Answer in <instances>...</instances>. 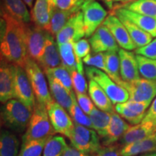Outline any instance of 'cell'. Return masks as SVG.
I'll return each mask as SVG.
<instances>
[{"mask_svg":"<svg viewBox=\"0 0 156 156\" xmlns=\"http://www.w3.org/2000/svg\"><path fill=\"white\" fill-rule=\"evenodd\" d=\"M1 58L13 65L25 68L28 58L25 24L1 8Z\"/></svg>","mask_w":156,"mask_h":156,"instance_id":"cell-1","label":"cell"},{"mask_svg":"<svg viewBox=\"0 0 156 156\" xmlns=\"http://www.w3.org/2000/svg\"><path fill=\"white\" fill-rule=\"evenodd\" d=\"M34 110L24 103L13 98L7 101L2 108V120L4 125L16 132L27 129Z\"/></svg>","mask_w":156,"mask_h":156,"instance_id":"cell-2","label":"cell"},{"mask_svg":"<svg viewBox=\"0 0 156 156\" xmlns=\"http://www.w3.org/2000/svg\"><path fill=\"white\" fill-rule=\"evenodd\" d=\"M54 133L56 132L51 124L46 106L37 101L28 128L22 137V143L33 140L48 138Z\"/></svg>","mask_w":156,"mask_h":156,"instance_id":"cell-3","label":"cell"},{"mask_svg":"<svg viewBox=\"0 0 156 156\" xmlns=\"http://www.w3.org/2000/svg\"><path fill=\"white\" fill-rule=\"evenodd\" d=\"M87 78L99 85L114 104L125 103L129 99V94L124 87L117 84L109 77L108 74L93 67H85Z\"/></svg>","mask_w":156,"mask_h":156,"instance_id":"cell-4","label":"cell"},{"mask_svg":"<svg viewBox=\"0 0 156 156\" xmlns=\"http://www.w3.org/2000/svg\"><path fill=\"white\" fill-rule=\"evenodd\" d=\"M25 69L30 80L36 101L46 106L54 99L52 98L48 89L44 70L35 60L29 56L27 58Z\"/></svg>","mask_w":156,"mask_h":156,"instance_id":"cell-5","label":"cell"},{"mask_svg":"<svg viewBox=\"0 0 156 156\" xmlns=\"http://www.w3.org/2000/svg\"><path fill=\"white\" fill-rule=\"evenodd\" d=\"M92 129L75 124L73 131L69 138L75 149L87 155H96L102 149L100 138Z\"/></svg>","mask_w":156,"mask_h":156,"instance_id":"cell-6","label":"cell"},{"mask_svg":"<svg viewBox=\"0 0 156 156\" xmlns=\"http://www.w3.org/2000/svg\"><path fill=\"white\" fill-rule=\"evenodd\" d=\"M48 31L34 23L25 24V43L29 57L38 62L44 54Z\"/></svg>","mask_w":156,"mask_h":156,"instance_id":"cell-7","label":"cell"},{"mask_svg":"<svg viewBox=\"0 0 156 156\" xmlns=\"http://www.w3.org/2000/svg\"><path fill=\"white\" fill-rule=\"evenodd\" d=\"M13 74L15 98L21 101L30 109L34 110L36 103V96L25 68L13 65Z\"/></svg>","mask_w":156,"mask_h":156,"instance_id":"cell-8","label":"cell"},{"mask_svg":"<svg viewBox=\"0 0 156 156\" xmlns=\"http://www.w3.org/2000/svg\"><path fill=\"white\" fill-rule=\"evenodd\" d=\"M51 124L56 133L69 138L73 131L75 123L66 109L53 100L46 106Z\"/></svg>","mask_w":156,"mask_h":156,"instance_id":"cell-9","label":"cell"},{"mask_svg":"<svg viewBox=\"0 0 156 156\" xmlns=\"http://www.w3.org/2000/svg\"><path fill=\"white\" fill-rule=\"evenodd\" d=\"M85 36L90 37L107 17V11L96 0H89L82 7Z\"/></svg>","mask_w":156,"mask_h":156,"instance_id":"cell-10","label":"cell"},{"mask_svg":"<svg viewBox=\"0 0 156 156\" xmlns=\"http://www.w3.org/2000/svg\"><path fill=\"white\" fill-rule=\"evenodd\" d=\"M119 85L128 91L132 101H152L156 95V80L140 78L132 82L122 80Z\"/></svg>","mask_w":156,"mask_h":156,"instance_id":"cell-11","label":"cell"},{"mask_svg":"<svg viewBox=\"0 0 156 156\" xmlns=\"http://www.w3.org/2000/svg\"><path fill=\"white\" fill-rule=\"evenodd\" d=\"M85 36V25H84L83 14L81 10L76 12L62 30L56 36V41L58 45L65 43H75Z\"/></svg>","mask_w":156,"mask_h":156,"instance_id":"cell-12","label":"cell"},{"mask_svg":"<svg viewBox=\"0 0 156 156\" xmlns=\"http://www.w3.org/2000/svg\"><path fill=\"white\" fill-rule=\"evenodd\" d=\"M152 101H135L129 99L125 103H118L115 111L123 119L133 125L142 122L147 114V109Z\"/></svg>","mask_w":156,"mask_h":156,"instance_id":"cell-13","label":"cell"},{"mask_svg":"<svg viewBox=\"0 0 156 156\" xmlns=\"http://www.w3.org/2000/svg\"><path fill=\"white\" fill-rule=\"evenodd\" d=\"M103 25L110 30L117 44L123 49L132 51L136 48L126 27L116 15L111 14L107 16Z\"/></svg>","mask_w":156,"mask_h":156,"instance_id":"cell-14","label":"cell"},{"mask_svg":"<svg viewBox=\"0 0 156 156\" xmlns=\"http://www.w3.org/2000/svg\"><path fill=\"white\" fill-rule=\"evenodd\" d=\"M90 44L94 53H104L110 51H119V44L110 30L103 24L90 37Z\"/></svg>","mask_w":156,"mask_h":156,"instance_id":"cell-15","label":"cell"},{"mask_svg":"<svg viewBox=\"0 0 156 156\" xmlns=\"http://www.w3.org/2000/svg\"><path fill=\"white\" fill-rule=\"evenodd\" d=\"M15 98L13 64L1 58L0 67V101L5 103Z\"/></svg>","mask_w":156,"mask_h":156,"instance_id":"cell-16","label":"cell"},{"mask_svg":"<svg viewBox=\"0 0 156 156\" xmlns=\"http://www.w3.org/2000/svg\"><path fill=\"white\" fill-rule=\"evenodd\" d=\"M56 7L54 0H36L31 9V21L41 28L46 29Z\"/></svg>","mask_w":156,"mask_h":156,"instance_id":"cell-17","label":"cell"},{"mask_svg":"<svg viewBox=\"0 0 156 156\" xmlns=\"http://www.w3.org/2000/svg\"><path fill=\"white\" fill-rule=\"evenodd\" d=\"M120 75L123 81L132 82L140 79V73L136 55L133 52L121 48L119 51Z\"/></svg>","mask_w":156,"mask_h":156,"instance_id":"cell-18","label":"cell"},{"mask_svg":"<svg viewBox=\"0 0 156 156\" xmlns=\"http://www.w3.org/2000/svg\"><path fill=\"white\" fill-rule=\"evenodd\" d=\"M116 16L124 17L134 23L138 27L151 34L153 37H156V18L147 16L124 7H119L113 11Z\"/></svg>","mask_w":156,"mask_h":156,"instance_id":"cell-19","label":"cell"},{"mask_svg":"<svg viewBox=\"0 0 156 156\" xmlns=\"http://www.w3.org/2000/svg\"><path fill=\"white\" fill-rule=\"evenodd\" d=\"M129 127L130 126L118 113L115 112L112 113L110 122L106 129V136L103 138L105 147L113 145L115 142L120 140Z\"/></svg>","mask_w":156,"mask_h":156,"instance_id":"cell-20","label":"cell"},{"mask_svg":"<svg viewBox=\"0 0 156 156\" xmlns=\"http://www.w3.org/2000/svg\"><path fill=\"white\" fill-rule=\"evenodd\" d=\"M37 63L39 64V66L42 68L44 71L62 65L58 44L54 40V36L49 32L46 38L44 54L41 59Z\"/></svg>","mask_w":156,"mask_h":156,"instance_id":"cell-21","label":"cell"},{"mask_svg":"<svg viewBox=\"0 0 156 156\" xmlns=\"http://www.w3.org/2000/svg\"><path fill=\"white\" fill-rule=\"evenodd\" d=\"M156 151V133L144 139L124 145L121 148L122 156H138Z\"/></svg>","mask_w":156,"mask_h":156,"instance_id":"cell-22","label":"cell"},{"mask_svg":"<svg viewBox=\"0 0 156 156\" xmlns=\"http://www.w3.org/2000/svg\"><path fill=\"white\" fill-rule=\"evenodd\" d=\"M156 133V126L151 122H141L136 125L130 126L129 129L120 140L123 146L142 140Z\"/></svg>","mask_w":156,"mask_h":156,"instance_id":"cell-23","label":"cell"},{"mask_svg":"<svg viewBox=\"0 0 156 156\" xmlns=\"http://www.w3.org/2000/svg\"><path fill=\"white\" fill-rule=\"evenodd\" d=\"M49 85L50 93L52 98L56 103L61 105L66 110L69 111L73 104L72 91L66 88L57 80L51 76L46 75Z\"/></svg>","mask_w":156,"mask_h":156,"instance_id":"cell-24","label":"cell"},{"mask_svg":"<svg viewBox=\"0 0 156 156\" xmlns=\"http://www.w3.org/2000/svg\"><path fill=\"white\" fill-rule=\"evenodd\" d=\"M88 93L91 100L98 108L109 114L116 112L114 108V103L106 93L99 86L98 84L91 80H90L88 83Z\"/></svg>","mask_w":156,"mask_h":156,"instance_id":"cell-25","label":"cell"},{"mask_svg":"<svg viewBox=\"0 0 156 156\" xmlns=\"http://www.w3.org/2000/svg\"><path fill=\"white\" fill-rule=\"evenodd\" d=\"M2 7L17 20L25 24L31 22V15L23 0H2Z\"/></svg>","mask_w":156,"mask_h":156,"instance_id":"cell-26","label":"cell"},{"mask_svg":"<svg viewBox=\"0 0 156 156\" xmlns=\"http://www.w3.org/2000/svg\"><path fill=\"white\" fill-rule=\"evenodd\" d=\"M20 140L9 130L4 129L0 136V156H18Z\"/></svg>","mask_w":156,"mask_h":156,"instance_id":"cell-27","label":"cell"},{"mask_svg":"<svg viewBox=\"0 0 156 156\" xmlns=\"http://www.w3.org/2000/svg\"><path fill=\"white\" fill-rule=\"evenodd\" d=\"M122 21L124 26L126 27V30H128L129 34L130 35L131 38L136 45V47L141 48L150 44L153 41V36L148 33L145 32L137 25H136L131 21H129L125 17L122 16H117Z\"/></svg>","mask_w":156,"mask_h":156,"instance_id":"cell-28","label":"cell"},{"mask_svg":"<svg viewBox=\"0 0 156 156\" xmlns=\"http://www.w3.org/2000/svg\"><path fill=\"white\" fill-rule=\"evenodd\" d=\"M79 11L80 10H78V9L62 10V9L56 7L51 16V18L50 20L49 24L48 25L47 28L45 30L48 31L54 36H56L64 26V25L67 23L70 17Z\"/></svg>","mask_w":156,"mask_h":156,"instance_id":"cell-29","label":"cell"},{"mask_svg":"<svg viewBox=\"0 0 156 156\" xmlns=\"http://www.w3.org/2000/svg\"><path fill=\"white\" fill-rule=\"evenodd\" d=\"M93 129L97 132L100 137H105L106 133V129L108 127L111 119V114L100 110L99 108L94 107L92 112L89 115Z\"/></svg>","mask_w":156,"mask_h":156,"instance_id":"cell-30","label":"cell"},{"mask_svg":"<svg viewBox=\"0 0 156 156\" xmlns=\"http://www.w3.org/2000/svg\"><path fill=\"white\" fill-rule=\"evenodd\" d=\"M104 56L107 74L115 83L119 85L122 79L120 75V60L119 51H110L104 52Z\"/></svg>","mask_w":156,"mask_h":156,"instance_id":"cell-31","label":"cell"},{"mask_svg":"<svg viewBox=\"0 0 156 156\" xmlns=\"http://www.w3.org/2000/svg\"><path fill=\"white\" fill-rule=\"evenodd\" d=\"M73 44L74 43L68 42L58 45L62 65L64 66L69 73H72L74 70H77V60L74 51Z\"/></svg>","mask_w":156,"mask_h":156,"instance_id":"cell-32","label":"cell"},{"mask_svg":"<svg viewBox=\"0 0 156 156\" xmlns=\"http://www.w3.org/2000/svg\"><path fill=\"white\" fill-rule=\"evenodd\" d=\"M120 7L156 18V0H136Z\"/></svg>","mask_w":156,"mask_h":156,"instance_id":"cell-33","label":"cell"},{"mask_svg":"<svg viewBox=\"0 0 156 156\" xmlns=\"http://www.w3.org/2000/svg\"><path fill=\"white\" fill-rule=\"evenodd\" d=\"M67 147L63 136H51L45 145L43 156H62Z\"/></svg>","mask_w":156,"mask_h":156,"instance_id":"cell-34","label":"cell"},{"mask_svg":"<svg viewBox=\"0 0 156 156\" xmlns=\"http://www.w3.org/2000/svg\"><path fill=\"white\" fill-rule=\"evenodd\" d=\"M140 75L145 79L156 80V59L136 55Z\"/></svg>","mask_w":156,"mask_h":156,"instance_id":"cell-35","label":"cell"},{"mask_svg":"<svg viewBox=\"0 0 156 156\" xmlns=\"http://www.w3.org/2000/svg\"><path fill=\"white\" fill-rule=\"evenodd\" d=\"M72 96H73V104H72L68 112H69L70 116L73 119L74 123L82 126H85L86 127L93 129L92 122H91L90 119L83 112V109L79 106L77 101V98H76L75 93L73 90L72 91Z\"/></svg>","mask_w":156,"mask_h":156,"instance_id":"cell-36","label":"cell"},{"mask_svg":"<svg viewBox=\"0 0 156 156\" xmlns=\"http://www.w3.org/2000/svg\"><path fill=\"white\" fill-rule=\"evenodd\" d=\"M48 138L23 142L18 156H43L45 145Z\"/></svg>","mask_w":156,"mask_h":156,"instance_id":"cell-37","label":"cell"},{"mask_svg":"<svg viewBox=\"0 0 156 156\" xmlns=\"http://www.w3.org/2000/svg\"><path fill=\"white\" fill-rule=\"evenodd\" d=\"M45 75H48L57 80L69 91H73V85L70 73L64 66H58L44 71Z\"/></svg>","mask_w":156,"mask_h":156,"instance_id":"cell-38","label":"cell"},{"mask_svg":"<svg viewBox=\"0 0 156 156\" xmlns=\"http://www.w3.org/2000/svg\"><path fill=\"white\" fill-rule=\"evenodd\" d=\"M83 63H85L88 67H95L107 73V69L105 64L104 53H94L93 54H89L83 59Z\"/></svg>","mask_w":156,"mask_h":156,"instance_id":"cell-39","label":"cell"},{"mask_svg":"<svg viewBox=\"0 0 156 156\" xmlns=\"http://www.w3.org/2000/svg\"><path fill=\"white\" fill-rule=\"evenodd\" d=\"M83 74L84 73L78 72L77 70H74L72 73H70L73 88L75 89V93H86L87 90H88V85Z\"/></svg>","mask_w":156,"mask_h":156,"instance_id":"cell-40","label":"cell"},{"mask_svg":"<svg viewBox=\"0 0 156 156\" xmlns=\"http://www.w3.org/2000/svg\"><path fill=\"white\" fill-rule=\"evenodd\" d=\"M89 0H54L56 7L62 10L78 9L81 10L82 7Z\"/></svg>","mask_w":156,"mask_h":156,"instance_id":"cell-41","label":"cell"},{"mask_svg":"<svg viewBox=\"0 0 156 156\" xmlns=\"http://www.w3.org/2000/svg\"><path fill=\"white\" fill-rule=\"evenodd\" d=\"M74 51H75L76 58H83L89 54H90L91 46L90 42L86 39L82 38L78 41H76L73 44Z\"/></svg>","mask_w":156,"mask_h":156,"instance_id":"cell-42","label":"cell"},{"mask_svg":"<svg viewBox=\"0 0 156 156\" xmlns=\"http://www.w3.org/2000/svg\"><path fill=\"white\" fill-rule=\"evenodd\" d=\"M75 95L79 106L83 109V112L89 116L90 114V113L92 112L93 109L95 106L93 102V101L91 100V98H90L87 96L86 93H75Z\"/></svg>","mask_w":156,"mask_h":156,"instance_id":"cell-43","label":"cell"},{"mask_svg":"<svg viewBox=\"0 0 156 156\" xmlns=\"http://www.w3.org/2000/svg\"><path fill=\"white\" fill-rule=\"evenodd\" d=\"M136 54L145 57L156 59V38L143 47L138 48L135 51Z\"/></svg>","mask_w":156,"mask_h":156,"instance_id":"cell-44","label":"cell"},{"mask_svg":"<svg viewBox=\"0 0 156 156\" xmlns=\"http://www.w3.org/2000/svg\"><path fill=\"white\" fill-rule=\"evenodd\" d=\"M121 149L116 145H110L103 147L95 156H122Z\"/></svg>","mask_w":156,"mask_h":156,"instance_id":"cell-45","label":"cell"},{"mask_svg":"<svg viewBox=\"0 0 156 156\" xmlns=\"http://www.w3.org/2000/svg\"><path fill=\"white\" fill-rule=\"evenodd\" d=\"M142 122H151L156 126V98L147 110V114Z\"/></svg>","mask_w":156,"mask_h":156,"instance_id":"cell-46","label":"cell"},{"mask_svg":"<svg viewBox=\"0 0 156 156\" xmlns=\"http://www.w3.org/2000/svg\"><path fill=\"white\" fill-rule=\"evenodd\" d=\"M62 156H95V155H87V154H85L84 153H82L80 151H79L78 150L75 149V147L68 146L67 149H66L65 151H64V153Z\"/></svg>","mask_w":156,"mask_h":156,"instance_id":"cell-47","label":"cell"},{"mask_svg":"<svg viewBox=\"0 0 156 156\" xmlns=\"http://www.w3.org/2000/svg\"><path fill=\"white\" fill-rule=\"evenodd\" d=\"M134 1H136V0H117L116 3H119V5L115 6V7H114V9H113V11H114V9L119 8V7H122V6L125 5H126V4L133 2H134Z\"/></svg>","mask_w":156,"mask_h":156,"instance_id":"cell-48","label":"cell"},{"mask_svg":"<svg viewBox=\"0 0 156 156\" xmlns=\"http://www.w3.org/2000/svg\"><path fill=\"white\" fill-rule=\"evenodd\" d=\"M106 4V5L110 9H113L114 7L115 3L117 2V0H101Z\"/></svg>","mask_w":156,"mask_h":156,"instance_id":"cell-49","label":"cell"},{"mask_svg":"<svg viewBox=\"0 0 156 156\" xmlns=\"http://www.w3.org/2000/svg\"><path fill=\"white\" fill-rule=\"evenodd\" d=\"M24 2L26 4V5L28 6V7H30V9L33 8L34 7V0H23Z\"/></svg>","mask_w":156,"mask_h":156,"instance_id":"cell-50","label":"cell"},{"mask_svg":"<svg viewBox=\"0 0 156 156\" xmlns=\"http://www.w3.org/2000/svg\"><path fill=\"white\" fill-rule=\"evenodd\" d=\"M138 156H156V151L152 152V153H149L142 154V155H140Z\"/></svg>","mask_w":156,"mask_h":156,"instance_id":"cell-51","label":"cell"}]
</instances>
